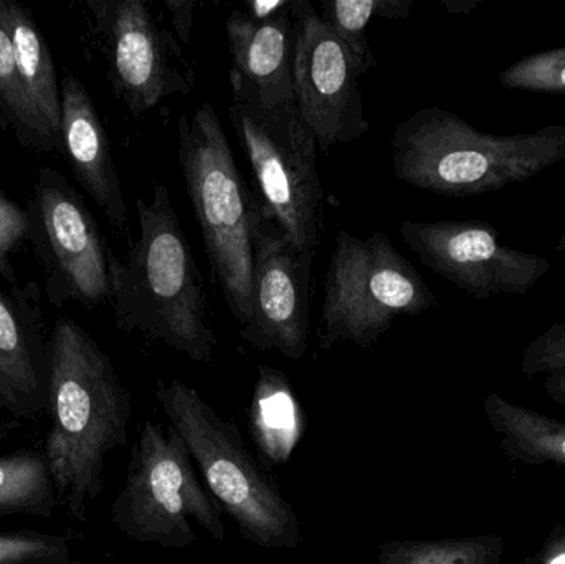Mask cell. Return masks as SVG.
<instances>
[{"label": "cell", "instance_id": "24", "mask_svg": "<svg viewBox=\"0 0 565 564\" xmlns=\"http://www.w3.org/2000/svg\"><path fill=\"white\" fill-rule=\"evenodd\" d=\"M500 83L508 89L565 95V46L523 56L501 72Z\"/></svg>", "mask_w": 565, "mask_h": 564}, {"label": "cell", "instance_id": "15", "mask_svg": "<svg viewBox=\"0 0 565 564\" xmlns=\"http://www.w3.org/2000/svg\"><path fill=\"white\" fill-rule=\"evenodd\" d=\"M62 118L60 146L86 194L105 212L109 224L129 234L128 207L113 161L108 135L88 89L76 76L60 82Z\"/></svg>", "mask_w": 565, "mask_h": 564}, {"label": "cell", "instance_id": "21", "mask_svg": "<svg viewBox=\"0 0 565 564\" xmlns=\"http://www.w3.org/2000/svg\"><path fill=\"white\" fill-rule=\"evenodd\" d=\"M55 493L45 456L19 453L0 457V515H50Z\"/></svg>", "mask_w": 565, "mask_h": 564}, {"label": "cell", "instance_id": "16", "mask_svg": "<svg viewBox=\"0 0 565 564\" xmlns=\"http://www.w3.org/2000/svg\"><path fill=\"white\" fill-rule=\"evenodd\" d=\"M488 423L510 464L553 466L565 469V423L511 403L498 393L483 401Z\"/></svg>", "mask_w": 565, "mask_h": 564}, {"label": "cell", "instance_id": "9", "mask_svg": "<svg viewBox=\"0 0 565 564\" xmlns=\"http://www.w3.org/2000/svg\"><path fill=\"white\" fill-rule=\"evenodd\" d=\"M115 95L135 118L191 95L195 73L169 19L149 0H88Z\"/></svg>", "mask_w": 565, "mask_h": 564}, {"label": "cell", "instance_id": "5", "mask_svg": "<svg viewBox=\"0 0 565 564\" xmlns=\"http://www.w3.org/2000/svg\"><path fill=\"white\" fill-rule=\"evenodd\" d=\"M156 397L242 539L271 552L299 549L298 513L248 453L241 429L181 380L158 381Z\"/></svg>", "mask_w": 565, "mask_h": 564}, {"label": "cell", "instance_id": "33", "mask_svg": "<svg viewBox=\"0 0 565 564\" xmlns=\"http://www.w3.org/2000/svg\"><path fill=\"white\" fill-rule=\"evenodd\" d=\"M0 396L2 397H13L12 391L6 386L2 380H0Z\"/></svg>", "mask_w": 565, "mask_h": 564}, {"label": "cell", "instance_id": "12", "mask_svg": "<svg viewBox=\"0 0 565 564\" xmlns=\"http://www.w3.org/2000/svg\"><path fill=\"white\" fill-rule=\"evenodd\" d=\"M402 238L425 267L477 300L524 295L551 270V262L508 247L484 221H405Z\"/></svg>", "mask_w": 565, "mask_h": 564}, {"label": "cell", "instance_id": "31", "mask_svg": "<svg viewBox=\"0 0 565 564\" xmlns=\"http://www.w3.org/2000/svg\"><path fill=\"white\" fill-rule=\"evenodd\" d=\"M543 390L554 403L565 407V368L556 373L547 374L543 380Z\"/></svg>", "mask_w": 565, "mask_h": 564}, {"label": "cell", "instance_id": "22", "mask_svg": "<svg viewBox=\"0 0 565 564\" xmlns=\"http://www.w3.org/2000/svg\"><path fill=\"white\" fill-rule=\"evenodd\" d=\"M412 0H326L322 20L351 52L359 73L375 65L374 53L367 40V25L375 17L405 19L411 13Z\"/></svg>", "mask_w": 565, "mask_h": 564}, {"label": "cell", "instance_id": "35", "mask_svg": "<svg viewBox=\"0 0 565 564\" xmlns=\"http://www.w3.org/2000/svg\"><path fill=\"white\" fill-rule=\"evenodd\" d=\"M122 564H128V563H122Z\"/></svg>", "mask_w": 565, "mask_h": 564}, {"label": "cell", "instance_id": "30", "mask_svg": "<svg viewBox=\"0 0 565 564\" xmlns=\"http://www.w3.org/2000/svg\"><path fill=\"white\" fill-rule=\"evenodd\" d=\"M292 0H250L244 12L254 22H267L291 7Z\"/></svg>", "mask_w": 565, "mask_h": 564}, {"label": "cell", "instance_id": "27", "mask_svg": "<svg viewBox=\"0 0 565 564\" xmlns=\"http://www.w3.org/2000/svg\"><path fill=\"white\" fill-rule=\"evenodd\" d=\"M30 235L29 211L10 201L0 192V277L3 280L15 281L12 255L19 245Z\"/></svg>", "mask_w": 565, "mask_h": 564}, {"label": "cell", "instance_id": "20", "mask_svg": "<svg viewBox=\"0 0 565 564\" xmlns=\"http://www.w3.org/2000/svg\"><path fill=\"white\" fill-rule=\"evenodd\" d=\"M0 115L6 125L12 126L17 138L26 148L43 151L58 148V142L30 105L20 82L12 36L7 23L6 0H0Z\"/></svg>", "mask_w": 565, "mask_h": 564}, {"label": "cell", "instance_id": "11", "mask_svg": "<svg viewBox=\"0 0 565 564\" xmlns=\"http://www.w3.org/2000/svg\"><path fill=\"white\" fill-rule=\"evenodd\" d=\"M296 109L324 152L369 131L361 76L351 52L308 0H292Z\"/></svg>", "mask_w": 565, "mask_h": 564}, {"label": "cell", "instance_id": "14", "mask_svg": "<svg viewBox=\"0 0 565 564\" xmlns=\"http://www.w3.org/2000/svg\"><path fill=\"white\" fill-rule=\"evenodd\" d=\"M225 32L232 56V103L260 111L296 109L291 7L267 22H254L247 13L234 10Z\"/></svg>", "mask_w": 565, "mask_h": 564}, {"label": "cell", "instance_id": "25", "mask_svg": "<svg viewBox=\"0 0 565 564\" xmlns=\"http://www.w3.org/2000/svg\"><path fill=\"white\" fill-rule=\"evenodd\" d=\"M65 539L45 533H0V564H70Z\"/></svg>", "mask_w": 565, "mask_h": 564}, {"label": "cell", "instance_id": "8", "mask_svg": "<svg viewBox=\"0 0 565 564\" xmlns=\"http://www.w3.org/2000/svg\"><path fill=\"white\" fill-rule=\"evenodd\" d=\"M228 116L260 191L262 211L302 255L315 258L324 207L315 136L298 109L260 111L232 103Z\"/></svg>", "mask_w": 565, "mask_h": 564}, {"label": "cell", "instance_id": "28", "mask_svg": "<svg viewBox=\"0 0 565 564\" xmlns=\"http://www.w3.org/2000/svg\"><path fill=\"white\" fill-rule=\"evenodd\" d=\"M162 7L169 19V25L174 30L175 36L182 45L191 42L192 26H194L195 9L199 2L195 0H164Z\"/></svg>", "mask_w": 565, "mask_h": 564}, {"label": "cell", "instance_id": "10", "mask_svg": "<svg viewBox=\"0 0 565 564\" xmlns=\"http://www.w3.org/2000/svg\"><path fill=\"white\" fill-rule=\"evenodd\" d=\"M29 215V238L45 262L50 300L56 307L108 301L109 251L92 212L55 169H40Z\"/></svg>", "mask_w": 565, "mask_h": 564}, {"label": "cell", "instance_id": "36", "mask_svg": "<svg viewBox=\"0 0 565 564\" xmlns=\"http://www.w3.org/2000/svg\"><path fill=\"white\" fill-rule=\"evenodd\" d=\"M0 380H2V377H0Z\"/></svg>", "mask_w": 565, "mask_h": 564}, {"label": "cell", "instance_id": "34", "mask_svg": "<svg viewBox=\"0 0 565 564\" xmlns=\"http://www.w3.org/2000/svg\"><path fill=\"white\" fill-rule=\"evenodd\" d=\"M0 126H7L6 121H3L2 115H0Z\"/></svg>", "mask_w": 565, "mask_h": 564}, {"label": "cell", "instance_id": "1", "mask_svg": "<svg viewBox=\"0 0 565 564\" xmlns=\"http://www.w3.org/2000/svg\"><path fill=\"white\" fill-rule=\"evenodd\" d=\"M139 235L126 260L108 254L109 305L122 331L159 341L194 363L214 358L217 337L194 252L158 182L138 199Z\"/></svg>", "mask_w": 565, "mask_h": 564}, {"label": "cell", "instance_id": "3", "mask_svg": "<svg viewBox=\"0 0 565 564\" xmlns=\"http://www.w3.org/2000/svg\"><path fill=\"white\" fill-rule=\"evenodd\" d=\"M395 178L444 198H471L530 181L565 159V123L497 135L428 106L398 123L391 139Z\"/></svg>", "mask_w": 565, "mask_h": 564}, {"label": "cell", "instance_id": "23", "mask_svg": "<svg viewBox=\"0 0 565 564\" xmlns=\"http://www.w3.org/2000/svg\"><path fill=\"white\" fill-rule=\"evenodd\" d=\"M0 377L13 393L33 394L36 373L19 318L0 290Z\"/></svg>", "mask_w": 565, "mask_h": 564}, {"label": "cell", "instance_id": "29", "mask_svg": "<svg viewBox=\"0 0 565 564\" xmlns=\"http://www.w3.org/2000/svg\"><path fill=\"white\" fill-rule=\"evenodd\" d=\"M521 564H565V525H556Z\"/></svg>", "mask_w": 565, "mask_h": 564}, {"label": "cell", "instance_id": "13", "mask_svg": "<svg viewBox=\"0 0 565 564\" xmlns=\"http://www.w3.org/2000/svg\"><path fill=\"white\" fill-rule=\"evenodd\" d=\"M312 258L302 255L264 214L254 252L252 317L245 343L301 360L308 350Z\"/></svg>", "mask_w": 565, "mask_h": 564}, {"label": "cell", "instance_id": "2", "mask_svg": "<svg viewBox=\"0 0 565 564\" xmlns=\"http://www.w3.org/2000/svg\"><path fill=\"white\" fill-rule=\"evenodd\" d=\"M52 427L45 460L56 496L75 519L103 492L106 457L128 440L131 400L108 354L68 318L50 344Z\"/></svg>", "mask_w": 565, "mask_h": 564}, {"label": "cell", "instance_id": "17", "mask_svg": "<svg viewBox=\"0 0 565 564\" xmlns=\"http://www.w3.org/2000/svg\"><path fill=\"white\" fill-rule=\"evenodd\" d=\"M6 15L26 98L60 146L62 93L52 50L25 6L15 0H6Z\"/></svg>", "mask_w": 565, "mask_h": 564}, {"label": "cell", "instance_id": "19", "mask_svg": "<svg viewBox=\"0 0 565 564\" xmlns=\"http://www.w3.org/2000/svg\"><path fill=\"white\" fill-rule=\"evenodd\" d=\"M501 535L444 540H391L379 546L377 564H503Z\"/></svg>", "mask_w": 565, "mask_h": 564}, {"label": "cell", "instance_id": "18", "mask_svg": "<svg viewBox=\"0 0 565 564\" xmlns=\"http://www.w3.org/2000/svg\"><path fill=\"white\" fill-rule=\"evenodd\" d=\"M250 429L268 466L291 459L305 433V416L288 377L274 368H258L250 406Z\"/></svg>", "mask_w": 565, "mask_h": 564}, {"label": "cell", "instance_id": "26", "mask_svg": "<svg viewBox=\"0 0 565 564\" xmlns=\"http://www.w3.org/2000/svg\"><path fill=\"white\" fill-rule=\"evenodd\" d=\"M565 368V321L554 323L531 341L523 351L521 373L527 377L547 376Z\"/></svg>", "mask_w": 565, "mask_h": 564}, {"label": "cell", "instance_id": "7", "mask_svg": "<svg viewBox=\"0 0 565 564\" xmlns=\"http://www.w3.org/2000/svg\"><path fill=\"white\" fill-rule=\"evenodd\" d=\"M192 462L184 439L171 424L164 429L156 421H146L113 506L119 532L138 543L188 550L198 542V525L224 542V512L198 479Z\"/></svg>", "mask_w": 565, "mask_h": 564}, {"label": "cell", "instance_id": "32", "mask_svg": "<svg viewBox=\"0 0 565 564\" xmlns=\"http://www.w3.org/2000/svg\"><path fill=\"white\" fill-rule=\"evenodd\" d=\"M554 251L565 254V232L559 238H557L556 245H554Z\"/></svg>", "mask_w": 565, "mask_h": 564}, {"label": "cell", "instance_id": "4", "mask_svg": "<svg viewBox=\"0 0 565 564\" xmlns=\"http://www.w3.org/2000/svg\"><path fill=\"white\" fill-rule=\"evenodd\" d=\"M178 159L204 237L212 277L241 328L252 317V277L260 201L238 171L227 132L211 102L178 121Z\"/></svg>", "mask_w": 565, "mask_h": 564}, {"label": "cell", "instance_id": "6", "mask_svg": "<svg viewBox=\"0 0 565 564\" xmlns=\"http://www.w3.org/2000/svg\"><path fill=\"white\" fill-rule=\"evenodd\" d=\"M437 295L384 232L335 237L319 318V347L342 343L369 350L401 317L437 307Z\"/></svg>", "mask_w": 565, "mask_h": 564}]
</instances>
